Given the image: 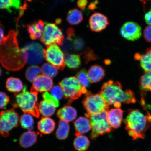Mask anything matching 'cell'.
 <instances>
[{
  "mask_svg": "<svg viewBox=\"0 0 151 151\" xmlns=\"http://www.w3.org/2000/svg\"><path fill=\"white\" fill-rule=\"evenodd\" d=\"M98 3H99V0H96L93 2L91 3L89 5H88V9H90V10L92 11L97 9V5L98 4Z\"/></svg>",
  "mask_w": 151,
  "mask_h": 151,
  "instance_id": "44",
  "label": "cell"
},
{
  "mask_svg": "<svg viewBox=\"0 0 151 151\" xmlns=\"http://www.w3.org/2000/svg\"><path fill=\"white\" fill-rule=\"evenodd\" d=\"M67 35L68 38L73 39L75 37V31L72 28H69L67 30Z\"/></svg>",
  "mask_w": 151,
  "mask_h": 151,
  "instance_id": "42",
  "label": "cell"
},
{
  "mask_svg": "<svg viewBox=\"0 0 151 151\" xmlns=\"http://www.w3.org/2000/svg\"><path fill=\"white\" fill-rule=\"evenodd\" d=\"M17 33L11 30L0 41V63L6 69L19 70L27 62V54L19 47Z\"/></svg>",
  "mask_w": 151,
  "mask_h": 151,
  "instance_id": "1",
  "label": "cell"
},
{
  "mask_svg": "<svg viewBox=\"0 0 151 151\" xmlns=\"http://www.w3.org/2000/svg\"><path fill=\"white\" fill-rule=\"evenodd\" d=\"M57 116L61 120L69 122L73 121L76 118L77 112L73 107L67 105L58 111Z\"/></svg>",
  "mask_w": 151,
  "mask_h": 151,
  "instance_id": "18",
  "label": "cell"
},
{
  "mask_svg": "<svg viewBox=\"0 0 151 151\" xmlns=\"http://www.w3.org/2000/svg\"><path fill=\"white\" fill-rule=\"evenodd\" d=\"M47 47L46 50L44 49L45 59L58 69L63 70L65 67V56L61 48L56 44Z\"/></svg>",
  "mask_w": 151,
  "mask_h": 151,
  "instance_id": "10",
  "label": "cell"
},
{
  "mask_svg": "<svg viewBox=\"0 0 151 151\" xmlns=\"http://www.w3.org/2000/svg\"><path fill=\"white\" fill-rule=\"evenodd\" d=\"M145 19L146 23L149 25H151V10L145 14Z\"/></svg>",
  "mask_w": 151,
  "mask_h": 151,
  "instance_id": "43",
  "label": "cell"
},
{
  "mask_svg": "<svg viewBox=\"0 0 151 151\" xmlns=\"http://www.w3.org/2000/svg\"><path fill=\"white\" fill-rule=\"evenodd\" d=\"M76 77L82 86L86 88L90 86V81L86 69H83L79 71L77 73Z\"/></svg>",
  "mask_w": 151,
  "mask_h": 151,
  "instance_id": "33",
  "label": "cell"
},
{
  "mask_svg": "<svg viewBox=\"0 0 151 151\" xmlns=\"http://www.w3.org/2000/svg\"><path fill=\"white\" fill-rule=\"evenodd\" d=\"M56 106L53 102L43 100L39 104L40 113L44 117H48L52 116L55 112Z\"/></svg>",
  "mask_w": 151,
  "mask_h": 151,
  "instance_id": "22",
  "label": "cell"
},
{
  "mask_svg": "<svg viewBox=\"0 0 151 151\" xmlns=\"http://www.w3.org/2000/svg\"><path fill=\"white\" fill-rule=\"evenodd\" d=\"M37 135L36 132L32 131L24 132L21 135L19 142L22 148H27L33 146L37 143Z\"/></svg>",
  "mask_w": 151,
  "mask_h": 151,
  "instance_id": "17",
  "label": "cell"
},
{
  "mask_svg": "<svg viewBox=\"0 0 151 151\" xmlns=\"http://www.w3.org/2000/svg\"><path fill=\"white\" fill-rule=\"evenodd\" d=\"M85 116L89 118L91 123L92 132L90 137L92 139H96L100 135L112 131L113 128L109 125L107 121V111L92 115L86 114Z\"/></svg>",
  "mask_w": 151,
  "mask_h": 151,
  "instance_id": "5",
  "label": "cell"
},
{
  "mask_svg": "<svg viewBox=\"0 0 151 151\" xmlns=\"http://www.w3.org/2000/svg\"><path fill=\"white\" fill-rule=\"evenodd\" d=\"M63 90L64 97L70 101L78 99L82 94L88 92L86 88L81 85L76 77L65 78L59 83Z\"/></svg>",
  "mask_w": 151,
  "mask_h": 151,
  "instance_id": "6",
  "label": "cell"
},
{
  "mask_svg": "<svg viewBox=\"0 0 151 151\" xmlns=\"http://www.w3.org/2000/svg\"><path fill=\"white\" fill-rule=\"evenodd\" d=\"M50 94L58 101L62 99L64 96L63 90L61 87L58 85L52 87L50 90Z\"/></svg>",
  "mask_w": 151,
  "mask_h": 151,
  "instance_id": "35",
  "label": "cell"
},
{
  "mask_svg": "<svg viewBox=\"0 0 151 151\" xmlns=\"http://www.w3.org/2000/svg\"><path fill=\"white\" fill-rule=\"evenodd\" d=\"M24 27L27 28L28 33L29 34L30 37L32 40L40 39L42 33L40 32L37 29L35 22L24 26Z\"/></svg>",
  "mask_w": 151,
  "mask_h": 151,
  "instance_id": "34",
  "label": "cell"
},
{
  "mask_svg": "<svg viewBox=\"0 0 151 151\" xmlns=\"http://www.w3.org/2000/svg\"><path fill=\"white\" fill-rule=\"evenodd\" d=\"M76 137L73 142V146L76 150L78 151L87 150L90 145V141L88 138L83 135Z\"/></svg>",
  "mask_w": 151,
  "mask_h": 151,
  "instance_id": "26",
  "label": "cell"
},
{
  "mask_svg": "<svg viewBox=\"0 0 151 151\" xmlns=\"http://www.w3.org/2000/svg\"><path fill=\"white\" fill-rule=\"evenodd\" d=\"M76 136L88 133L92 129L91 123L89 118L80 117L74 122Z\"/></svg>",
  "mask_w": 151,
  "mask_h": 151,
  "instance_id": "16",
  "label": "cell"
},
{
  "mask_svg": "<svg viewBox=\"0 0 151 151\" xmlns=\"http://www.w3.org/2000/svg\"><path fill=\"white\" fill-rule=\"evenodd\" d=\"M83 105L88 114L92 115L107 111L109 105L99 93L92 94L88 92L83 101Z\"/></svg>",
  "mask_w": 151,
  "mask_h": 151,
  "instance_id": "7",
  "label": "cell"
},
{
  "mask_svg": "<svg viewBox=\"0 0 151 151\" xmlns=\"http://www.w3.org/2000/svg\"><path fill=\"white\" fill-rule=\"evenodd\" d=\"M9 101V97L6 93L0 91V109L5 108Z\"/></svg>",
  "mask_w": 151,
  "mask_h": 151,
  "instance_id": "37",
  "label": "cell"
},
{
  "mask_svg": "<svg viewBox=\"0 0 151 151\" xmlns=\"http://www.w3.org/2000/svg\"><path fill=\"white\" fill-rule=\"evenodd\" d=\"M135 60L140 61L141 67L145 72L151 71V47L147 49L144 54H135Z\"/></svg>",
  "mask_w": 151,
  "mask_h": 151,
  "instance_id": "21",
  "label": "cell"
},
{
  "mask_svg": "<svg viewBox=\"0 0 151 151\" xmlns=\"http://www.w3.org/2000/svg\"><path fill=\"white\" fill-rule=\"evenodd\" d=\"M124 120L125 129L133 140L144 139L145 133L151 126V114L147 111L146 114L139 109H129Z\"/></svg>",
  "mask_w": 151,
  "mask_h": 151,
  "instance_id": "3",
  "label": "cell"
},
{
  "mask_svg": "<svg viewBox=\"0 0 151 151\" xmlns=\"http://www.w3.org/2000/svg\"><path fill=\"white\" fill-rule=\"evenodd\" d=\"M56 124L52 119L44 117L41 118L37 123L39 131L43 134H49L53 132Z\"/></svg>",
  "mask_w": 151,
  "mask_h": 151,
  "instance_id": "19",
  "label": "cell"
},
{
  "mask_svg": "<svg viewBox=\"0 0 151 151\" xmlns=\"http://www.w3.org/2000/svg\"><path fill=\"white\" fill-rule=\"evenodd\" d=\"M53 85V82L51 78L40 75L33 82L32 88L37 92H45L50 91Z\"/></svg>",
  "mask_w": 151,
  "mask_h": 151,
  "instance_id": "14",
  "label": "cell"
},
{
  "mask_svg": "<svg viewBox=\"0 0 151 151\" xmlns=\"http://www.w3.org/2000/svg\"><path fill=\"white\" fill-rule=\"evenodd\" d=\"M42 97L45 100L53 102L55 104L56 107H58L59 105V101L56 99L53 96L50 94L48 92H45L42 94Z\"/></svg>",
  "mask_w": 151,
  "mask_h": 151,
  "instance_id": "39",
  "label": "cell"
},
{
  "mask_svg": "<svg viewBox=\"0 0 151 151\" xmlns=\"http://www.w3.org/2000/svg\"><path fill=\"white\" fill-rule=\"evenodd\" d=\"M120 34L124 39L129 41H135L140 38L141 36V28L135 22H128L122 26Z\"/></svg>",
  "mask_w": 151,
  "mask_h": 151,
  "instance_id": "12",
  "label": "cell"
},
{
  "mask_svg": "<svg viewBox=\"0 0 151 151\" xmlns=\"http://www.w3.org/2000/svg\"><path fill=\"white\" fill-rule=\"evenodd\" d=\"M20 122L22 127L28 131H32L34 128V120L31 115L24 113L21 116Z\"/></svg>",
  "mask_w": 151,
  "mask_h": 151,
  "instance_id": "31",
  "label": "cell"
},
{
  "mask_svg": "<svg viewBox=\"0 0 151 151\" xmlns=\"http://www.w3.org/2000/svg\"><path fill=\"white\" fill-rule=\"evenodd\" d=\"M41 69L43 75L49 78H54L58 74V69L55 66L49 63L43 64Z\"/></svg>",
  "mask_w": 151,
  "mask_h": 151,
  "instance_id": "32",
  "label": "cell"
},
{
  "mask_svg": "<svg viewBox=\"0 0 151 151\" xmlns=\"http://www.w3.org/2000/svg\"><path fill=\"white\" fill-rule=\"evenodd\" d=\"M40 40L47 46L52 44L63 45L64 36L56 24L46 23Z\"/></svg>",
  "mask_w": 151,
  "mask_h": 151,
  "instance_id": "9",
  "label": "cell"
},
{
  "mask_svg": "<svg viewBox=\"0 0 151 151\" xmlns=\"http://www.w3.org/2000/svg\"><path fill=\"white\" fill-rule=\"evenodd\" d=\"M69 131L68 123L65 121L60 120L56 133L57 138L60 140H65L68 137Z\"/></svg>",
  "mask_w": 151,
  "mask_h": 151,
  "instance_id": "25",
  "label": "cell"
},
{
  "mask_svg": "<svg viewBox=\"0 0 151 151\" xmlns=\"http://www.w3.org/2000/svg\"><path fill=\"white\" fill-rule=\"evenodd\" d=\"M84 58L85 61L88 62L97 59L98 57L94 54L93 50L90 49L86 48L84 51Z\"/></svg>",
  "mask_w": 151,
  "mask_h": 151,
  "instance_id": "38",
  "label": "cell"
},
{
  "mask_svg": "<svg viewBox=\"0 0 151 151\" xmlns=\"http://www.w3.org/2000/svg\"><path fill=\"white\" fill-rule=\"evenodd\" d=\"M85 42L83 39L80 37H75L72 41V47L77 51H80L84 48Z\"/></svg>",
  "mask_w": 151,
  "mask_h": 151,
  "instance_id": "36",
  "label": "cell"
},
{
  "mask_svg": "<svg viewBox=\"0 0 151 151\" xmlns=\"http://www.w3.org/2000/svg\"><path fill=\"white\" fill-rule=\"evenodd\" d=\"M66 65L71 69H76L81 65L80 55L68 54L65 57Z\"/></svg>",
  "mask_w": 151,
  "mask_h": 151,
  "instance_id": "29",
  "label": "cell"
},
{
  "mask_svg": "<svg viewBox=\"0 0 151 151\" xmlns=\"http://www.w3.org/2000/svg\"><path fill=\"white\" fill-rule=\"evenodd\" d=\"M22 50L27 54V58L26 63L29 65H39L44 60V49L38 43H28Z\"/></svg>",
  "mask_w": 151,
  "mask_h": 151,
  "instance_id": "11",
  "label": "cell"
},
{
  "mask_svg": "<svg viewBox=\"0 0 151 151\" xmlns=\"http://www.w3.org/2000/svg\"><path fill=\"white\" fill-rule=\"evenodd\" d=\"M4 35V28L0 22V41L3 39Z\"/></svg>",
  "mask_w": 151,
  "mask_h": 151,
  "instance_id": "45",
  "label": "cell"
},
{
  "mask_svg": "<svg viewBox=\"0 0 151 151\" xmlns=\"http://www.w3.org/2000/svg\"><path fill=\"white\" fill-rule=\"evenodd\" d=\"M19 117L14 109H10L0 112V134L3 137H8L12 129L17 127Z\"/></svg>",
  "mask_w": 151,
  "mask_h": 151,
  "instance_id": "8",
  "label": "cell"
},
{
  "mask_svg": "<svg viewBox=\"0 0 151 151\" xmlns=\"http://www.w3.org/2000/svg\"><path fill=\"white\" fill-rule=\"evenodd\" d=\"M88 3V0H78L77 2V6L82 10H83L86 8Z\"/></svg>",
  "mask_w": 151,
  "mask_h": 151,
  "instance_id": "41",
  "label": "cell"
},
{
  "mask_svg": "<svg viewBox=\"0 0 151 151\" xmlns=\"http://www.w3.org/2000/svg\"><path fill=\"white\" fill-rule=\"evenodd\" d=\"M143 35L145 40L147 42L151 43V25H149L145 27Z\"/></svg>",
  "mask_w": 151,
  "mask_h": 151,
  "instance_id": "40",
  "label": "cell"
},
{
  "mask_svg": "<svg viewBox=\"0 0 151 151\" xmlns=\"http://www.w3.org/2000/svg\"><path fill=\"white\" fill-rule=\"evenodd\" d=\"M88 74L91 83H97L102 80L105 73L102 67L99 65H94L90 68Z\"/></svg>",
  "mask_w": 151,
  "mask_h": 151,
  "instance_id": "20",
  "label": "cell"
},
{
  "mask_svg": "<svg viewBox=\"0 0 151 151\" xmlns=\"http://www.w3.org/2000/svg\"><path fill=\"white\" fill-rule=\"evenodd\" d=\"M41 72V68L39 66L36 65L30 66L26 71V78L29 82H33Z\"/></svg>",
  "mask_w": 151,
  "mask_h": 151,
  "instance_id": "30",
  "label": "cell"
},
{
  "mask_svg": "<svg viewBox=\"0 0 151 151\" xmlns=\"http://www.w3.org/2000/svg\"><path fill=\"white\" fill-rule=\"evenodd\" d=\"M123 113V111L120 108L109 109L107 111V121L111 127L117 129L120 127Z\"/></svg>",
  "mask_w": 151,
  "mask_h": 151,
  "instance_id": "15",
  "label": "cell"
},
{
  "mask_svg": "<svg viewBox=\"0 0 151 151\" xmlns=\"http://www.w3.org/2000/svg\"><path fill=\"white\" fill-rule=\"evenodd\" d=\"M27 90V86H24L21 92L15 94V102L13 104V106L14 108L19 107L24 113L39 118L40 113L37 103L38 92L32 88L30 91Z\"/></svg>",
  "mask_w": 151,
  "mask_h": 151,
  "instance_id": "4",
  "label": "cell"
},
{
  "mask_svg": "<svg viewBox=\"0 0 151 151\" xmlns=\"http://www.w3.org/2000/svg\"><path fill=\"white\" fill-rule=\"evenodd\" d=\"M139 83L142 94L151 91V71L145 73L141 77Z\"/></svg>",
  "mask_w": 151,
  "mask_h": 151,
  "instance_id": "28",
  "label": "cell"
},
{
  "mask_svg": "<svg viewBox=\"0 0 151 151\" xmlns=\"http://www.w3.org/2000/svg\"><path fill=\"white\" fill-rule=\"evenodd\" d=\"M109 105H113L120 108L122 103H135L136 101L134 93L131 90L124 91L121 84L118 81L110 80L105 83L99 93Z\"/></svg>",
  "mask_w": 151,
  "mask_h": 151,
  "instance_id": "2",
  "label": "cell"
},
{
  "mask_svg": "<svg viewBox=\"0 0 151 151\" xmlns=\"http://www.w3.org/2000/svg\"><path fill=\"white\" fill-rule=\"evenodd\" d=\"M6 87L9 91L19 93L22 91L24 87L23 83L20 79L14 77H9L6 82Z\"/></svg>",
  "mask_w": 151,
  "mask_h": 151,
  "instance_id": "23",
  "label": "cell"
},
{
  "mask_svg": "<svg viewBox=\"0 0 151 151\" xmlns=\"http://www.w3.org/2000/svg\"><path fill=\"white\" fill-rule=\"evenodd\" d=\"M90 28L92 31L99 32L106 29L109 24L107 17L101 13H94L89 19Z\"/></svg>",
  "mask_w": 151,
  "mask_h": 151,
  "instance_id": "13",
  "label": "cell"
},
{
  "mask_svg": "<svg viewBox=\"0 0 151 151\" xmlns=\"http://www.w3.org/2000/svg\"><path fill=\"white\" fill-rule=\"evenodd\" d=\"M1 74H2V70H1V68H0V76H1Z\"/></svg>",
  "mask_w": 151,
  "mask_h": 151,
  "instance_id": "46",
  "label": "cell"
},
{
  "mask_svg": "<svg viewBox=\"0 0 151 151\" xmlns=\"http://www.w3.org/2000/svg\"><path fill=\"white\" fill-rule=\"evenodd\" d=\"M21 0H0V9H6L11 12L12 9H25L21 6Z\"/></svg>",
  "mask_w": 151,
  "mask_h": 151,
  "instance_id": "27",
  "label": "cell"
},
{
  "mask_svg": "<svg viewBox=\"0 0 151 151\" xmlns=\"http://www.w3.org/2000/svg\"><path fill=\"white\" fill-rule=\"evenodd\" d=\"M83 20L82 12L78 9L75 8L70 9L67 13V20L71 25H76Z\"/></svg>",
  "mask_w": 151,
  "mask_h": 151,
  "instance_id": "24",
  "label": "cell"
}]
</instances>
